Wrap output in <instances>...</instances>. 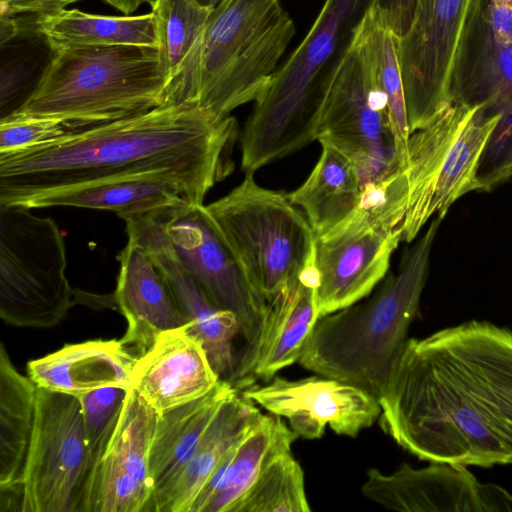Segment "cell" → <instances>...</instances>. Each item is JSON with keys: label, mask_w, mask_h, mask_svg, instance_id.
I'll return each mask as SVG.
<instances>
[{"label": "cell", "mask_w": 512, "mask_h": 512, "mask_svg": "<svg viewBox=\"0 0 512 512\" xmlns=\"http://www.w3.org/2000/svg\"><path fill=\"white\" fill-rule=\"evenodd\" d=\"M378 400L384 432L420 460L512 465V330L471 320L408 339Z\"/></svg>", "instance_id": "1"}, {"label": "cell", "mask_w": 512, "mask_h": 512, "mask_svg": "<svg viewBox=\"0 0 512 512\" xmlns=\"http://www.w3.org/2000/svg\"><path fill=\"white\" fill-rule=\"evenodd\" d=\"M234 117L165 102L124 118L78 126L51 141L0 152V205L129 176H168L204 200L234 168Z\"/></svg>", "instance_id": "2"}, {"label": "cell", "mask_w": 512, "mask_h": 512, "mask_svg": "<svg viewBox=\"0 0 512 512\" xmlns=\"http://www.w3.org/2000/svg\"><path fill=\"white\" fill-rule=\"evenodd\" d=\"M435 216L399 271L368 300L318 318L298 363L316 375L360 387L379 399L420 304L436 233Z\"/></svg>", "instance_id": "3"}, {"label": "cell", "mask_w": 512, "mask_h": 512, "mask_svg": "<svg viewBox=\"0 0 512 512\" xmlns=\"http://www.w3.org/2000/svg\"><path fill=\"white\" fill-rule=\"evenodd\" d=\"M52 53L32 91L5 117L78 127L136 115L167 100L169 76L158 47H69Z\"/></svg>", "instance_id": "4"}, {"label": "cell", "mask_w": 512, "mask_h": 512, "mask_svg": "<svg viewBox=\"0 0 512 512\" xmlns=\"http://www.w3.org/2000/svg\"><path fill=\"white\" fill-rule=\"evenodd\" d=\"M380 0H325L309 31L254 102L241 135V165L255 172L317 140L325 68Z\"/></svg>", "instance_id": "5"}, {"label": "cell", "mask_w": 512, "mask_h": 512, "mask_svg": "<svg viewBox=\"0 0 512 512\" xmlns=\"http://www.w3.org/2000/svg\"><path fill=\"white\" fill-rule=\"evenodd\" d=\"M294 35L280 0H223L204 30L194 102L219 116L255 102Z\"/></svg>", "instance_id": "6"}, {"label": "cell", "mask_w": 512, "mask_h": 512, "mask_svg": "<svg viewBox=\"0 0 512 512\" xmlns=\"http://www.w3.org/2000/svg\"><path fill=\"white\" fill-rule=\"evenodd\" d=\"M266 304L313 267L315 234L289 195L260 186L253 172L205 205Z\"/></svg>", "instance_id": "7"}, {"label": "cell", "mask_w": 512, "mask_h": 512, "mask_svg": "<svg viewBox=\"0 0 512 512\" xmlns=\"http://www.w3.org/2000/svg\"><path fill=\"white\" fill-rule=\"evenodd\" d=\"M32 209L0 205V317L9 325L48 328L76 304L116 309L113 294L73 288L66 277L64 237Z\"/></svg>", "instance_id": "8"}, {"label": "cell", "mask_w": 512, "mask_h": 512, "mask_svg": "<svg viewBox=\"0 0 512 512\" xmlns=\"http://www.w3.org/2000/svg\"><path fill=\"white\" fill-rule=\"evenodd\" d=\"M317 140L354 162L362 187L402 168L386 97L375 77L364 15L324 76Z\"/></svg>", "instance_id": "9"}, {"label": "cell", "mask_w": 512, "mask_h": 512, "mask_svg": "<svg viewBox=\"0 0 512 512\" xmlns=\"http://www.w3.org/2000/svg\"><path fill=\"white\" fill-rule=\"evenodd\" d=\"M500 116L451 103L408 140L403 169L409 183L402 241L411 242L433 216L443 219L463 195L476 191L477 168Z\"/></svg>", "instance_id": "10"}, {"label": "cell", "mask_w": 512, "mask_h": 512, "mask_svg": "<svg viewBox=\"0 0 512 512\" xmlns=\"http://www.w3.org/2000/svg\"><path fill=\"white\" fill-rule=\"evenodd\" d=\"M91 475L79 399L37 387L18 512H83Z\"/></svg>", "instance_id": "11"}, {"label": "cell", "mask_w": 512, "mask_h": 512, "mask_svg": "<svg viewBox=\"0 0 512 512\" xmlns=\"http://www.w3.org/2000/svg\"><path fill=\"white\" fill-rule=\"evenodd\" d=\"M183 266L220 309L234 313L246 342L257 333L267 304L206 206L187 199L154 211Z\"/></svg>", "instance_id": "12"}, {"label": "cell", "mask_w": 512, "mask_h": 512, "mask_svg": "<svg viewBox=\"0 0 512 512\" xmlns=\"http://www.w3.org/2000/svg\"><path fill=\"white\" fill-rule=\"evenodd\" d=\"M473 0H415L400 37L399 64L411 134L431 123L451 99L452 63Z\"/></svg>", "instance_id": "13"}, {"label": "cell", "mask_w": 512, "mask_h": 512, "mask_svg": "<svg viewBox=\"0 0 512 512\" xmlns=\"http://www.w3.org/2000/svg\"><path fill=\"white\" fill-rule=\"evenodd\" d=\"M402 229L370 223L357 209L316 237L313 272L319 318L353 305L385 277Z\"/></svg>", "instance_id": "14"}, {"label": "cell", "mask_w": 512, "mask_h": 512, "mask_svg": "<svg viewBox=\"0 0 512 512\" xmlns=\"http://www.w3.org/2000/svg\"><path fill=\"white\" fill-rule=\"evenodd\" d=\"M240 392L269 413L286 418L298 436L309 440L321 438L327 426L354 438L381 415L379 400L371 393L320 375L299 380L274 376L264 386Z\"/></svg>", "instance_id": "15"}, {"label": "cell", "mask_w": 512, "mask_h": 512, "mask_svg": "<svg viewBox=\"0 0 512 512\" xmlns=\"http://www.w3.org/2000/svg\"><path fill=\"white\" fill-rule=\"evenodd\" d=\"M361 491L371 501L397 511H512L509 491L481 483L467 466L458 464L431 462L416 469L403 463L390 474L370 468Z\"/></svg>", "instance_id": "16"}, {"label": "cell", "mask_w": 512, "mask_h": 512, "mask_svg": "<svg viewBox=\"0 0 512 512\" xmlns=\"http://www.w3.org/2000/svg\"><path fill=\"white\" fill-rule=\"evenodd\" d=\"M158 413L130 387L89 485L83 512H147L153 484L150 453Z\"/></svg>", "instance_id": "17"}, {"label": "cell", "mask_w": 512, "mask_h": 512, "mask_svg": "<svg viewBox=\"0 0 512 512\" xmlns=\"http://www.w3.org/2000/svg\"><path fill=\"white\" fill-rule=\"evenodd\" d=\"M129 238L139 242L162 272L182 313L188 331L203 345L220 379H228L237 358L233 341L241 333L237 316L215 306L174 252L154 212L126 220Z\"/></svg>", "instance_id": "18"}, {"label": "cell", "mask_w": 512, "mask_h": 512, "mask_svg": "<svg viewBox=\"0 0 512 512\" xmlns=\"http://www.w3.org/2000/svg\"><path fill=\"white\" fill-rule=\"evenodd\" d=\"M318 318L312 267L297 284L267 304L257 333L246 342L226 380L242 391L257 379L267 382L283 368L298 362Z\"/></svg>", "instance_id": "19"}, {"label": "cell", "mask_w": 512, "mask_h": 512, "mask_svg": "<svg viewBox=\"0 0 512 512\" xmlns=\"http://www.w3.org/2000/svg\"><path fill=\"white\" fill-rule=\"evenodd\" d=\"M452 103L480 107L498 124L512 125V45L498 41L485 17V0H473L454 55Z\"/></svg>", "instance_id": "20"}, {"label": "cell", "mask_w": 512, "mask_h": 512, "mask_svg": "<svg viewBox=\"0 0 512 512\" xmlns=\"http://www.w3.org/2000/svg\"><path fill=\"white\" fill-rule=\"evenodd\" d=\"M219 381L203 345L185 324L160 333L137 358L131 387L160 415L205 396Z\"/></svg>", "instance_id": "21"}, {"label": "cell", "mask_w": 512, "mask_h": 512, "mask_svg": "<svg viewBox=\"0 0 512 512\" xmlns=\"http://www.w3.org/2000/svg\"><path fill=\"white\" fill-rule=\"evenodd\" d=\"M117 259L120 268L113 295L127 321L120 340L139 357L160 333L186 323L162 272L139 242L128 237Z\"/></svg>", "instance_id": "22"}, {"label": "cell", "mask_w": 512, "mask_h": 512, "mask_svg": "<svg viewBox=\"0 0 512 512\" xmlns=\"http://www.w3.org/2000/svg\"><path fill=\"white\" fill-rule=\"evenodd\" d=\"M138 356L119 340L66 344L27 364V376L40 388L81 397L107 387L128 390Z\"/></svg>", "instance_id": "23"}, {"label": "cell", "mask_w": 512, "mask_h": 512, "mask_svg": "<svg viewBox=\"0 0 512 512\" xmlns=\"http://www.w3.org/2000/svg\"><path fill=\"white\" fill-rule=\"evenodd\" d=\"M37 386L0 347V511L18 512L20 488L33 438Z\"/></svg>", "instance_id": "24"}, {"label": "cell", "mask_w": 512, "mask_h": 512, "mask_svg": "<svg viewBox=\"0 0 512 512\" xmlns=\"http://www.w3.org/2000/svg\"><path fill=\"white\" fill-rule=\"evenodd\" d=\"M262 413L236 390L221 406L190 460L149 512H190L199 492L229 451Z\"/></svg>", "instance_id": "25"}, {"label": "cell", "mask_w": 512, "mask_h": 512, "mask_svg": "<svg viewBox=\"0 0 512 512\" xmlns=\"http://www.w3.org/2000/svg\"><path fill=\"white\" fill-rule=\"evenodd\" d=\"M182 199L203 203L185 182L168 176H129L55 191L27 208L71 206L115 212L123 220L150 214Z\"/></svg>", "instance_id": "26"}, {"label": "cell", "mask_w": 512, "mask_h": 512, "mask_svg": "<svg viewBox=\"0 0 512 512\" xmlns=\"http://www.w3.org/2000/svg\"><path fill=\"white\" fill-rule=\"evenodd\" d=\"M236 391L225 379L205 396L158 415L150 453L153 494L158 499L192 457L223 403Z\"/></svg>", "instance_id": "27"}, {"label": "cell", "mask_w": 512, "mask_h": 512, "mask_svg": "<svg viewBox=\"0 0 512 512\" xmlns=\"http://www.w3.org/2000/svg\"><path fill=\"white\" fill-rule=\"evenodd\" d=\"M298 437L282 417L262 414L218 465L220 478L203 512H234L264 468Z\"/></svg>", "instance_id": "28"}, {"label": "cell", "mask_w": 512, "mask_h": 512, "mask_svg": "<svg viewBox=\"0 0 512 512\" xmlns=\"http://www.w3.org/2000/svg\"><path fill=\"white\" fill-rule=\"evenodd\" d=\"M151 7L170 82L166 102L194 103L201 42L214 8L196 0H154Z\"/></svg>", "instance_id": "29"}, {"label": "cell", "mask_w": 512, "mask_h": 512, "mask_svg": "<svg viewBox=\"0 0 512 512\" xmlns=\"http://www.w3.org/2000/svg\"><path fill=\"white\" fill-rule=\"evenodd\" d=\"M320 157L290 200L304 212L315 237L346 220L359 206L362 182L354 162L339 149L320 141Z\"/></svg>", "instance_id": "30"}, {"label": "cell", "mask_w": 512, "mask_h": 512, "mask_svg": "<svg viewBox=\"0 0 512 512\" xmlns=\"http://www.w3.org/2000/svg\"><path fill=\"white\" fill-rule=\"evenodd\" d=\"M35 24L52 52L69 47L160 46L152 11L136 16H109L63 9L37 17Z\"/></svg>", "instance_id": "31"}, {"label": "cell", "mask_w": 512, "mask_h": 512, "mask_svg": "<svg viewBox=\"0 0 512 512\" xmlns=\"http://www.w3.org/2000/svg\"><path fill=\"white\" fill-rule=\"evenodd\" d=\"M364 19L376 81L386 97L389 122L403 168L411 132L399 64L400 36L384 21L379 2L366 11Z\"/></svg>", "instance_id": "32"}, {"label": "cell", "mask_w": 512, "mask_h": 512, "mask_svg": "<svg viewBox=\"0 0 512 512\" xmlns=\"http://www.w3.org/2000/svg\"><path fill=\"white\" fill-rule=\"evenodd\" d=\"M304 473L291 449L264 468L234 512H308Z\"/></svg>", "instance_id": "33"}, {"label": "cell", "mask_w": 512, "mask_h": 512, "mask_svg": "<svg viewBox=\"0 0 512 512\" xmlns=\"http://www.w3.org/2000/svg\"><path fill=\"white\" fill-rule=\"evenodd\" d=\"M126 394V389L107 387L78 398L83 413L85 438L92 469L90 482L115 432Z\"/></svg>", "instance_id": "34"}, {"label": "cell", "mask_w": 512, "mask_h": 512, "mask_svg": "<svg viewBox=\"0 0 512 512\" xmlns=\"http://www.w3.org/2000/svg\"><path fill=\"white\" fill-rule=\"evenodd\" d=\"M74 128L56 120L7 116L0 120V152L42 144Z\"/></svg>", "instance_id": "35"}, {"label": "cell", "mask_w": 512, "mask_h": 512, "mask_svg": "<svg viewBox=\"0 0 512 512\" xmlns=\"http://www.w3.org/2000/svg\"><path fill=\"white\" fill-rule=\"evenodd\" d=\"M80 0H0V17H15L18 14L46 16L66 9Z\"/></svg>", "instance_id": "36"}, {"label": "cell", "mask_w": 512, "mask_h": 512, "mask_svg": "<svg viewBox=\"0 0 512 512\" xmlns=\"http://www.w3.org/2000/svg\"><path fill=\"white\" fill-rule=\"evenodd\" d=\"M485 17L495 38L512 45V0H485Z\"/></svg>", "instance_id": "37"}, {"label": "cell", "mask_w": 512, "mask_h": 512, "mask_svg": "<svg viewBox=\"0 0 512 512\" xmlns=\"http://www.w3.org/2000/svg\"><path fill=\"white\" fill-rule=\"evenodd\" d=\"M108 3L115 9L122 12L124 15H131L134 13L141 5L149 4L153 5L154 0H103Z\"/></svg>", "instance_id": "38"}, {"label": "cell", "mask_w": 512, "mask_h": 512, "mask_svg": "<svg viewBox=\"0 0 512 512\" xmlns=\"http://www.w3.org/2000/svg\"><path fill=\"white\" fill-rule=\"evenodd\" d=\"M1 20V44L9 41L17 34L18 27L15 17H0Z\"/></svg>", "instance_id": "39"}, {"label": "cell", "mask_w": 512, "mask_h": 512, "mask_svg": "<svg viewBox=\"0 0 512 512\" xmlns=\"http://www.w3.org/2000/svg\"><path fill=\"white\" fill-rule=\"evenodd\" d=\"M196 1L199 2L200 4L204 5V6H207V7H210V8H215L223 0H196Z\"/></svg>", "instance_id": "40"}]
</instances>
